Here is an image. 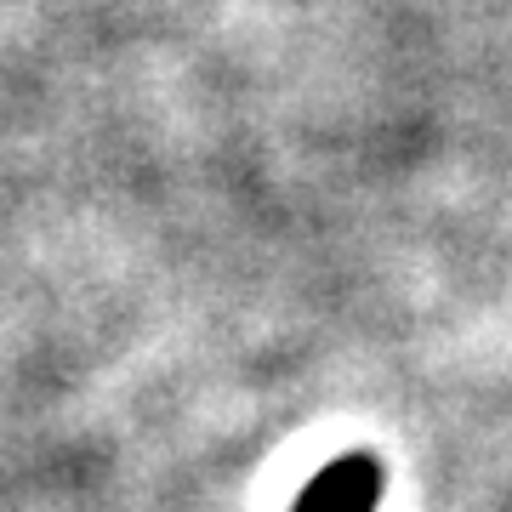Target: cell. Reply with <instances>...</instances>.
Here are the masks:
<instances>
[{"instance_id": "6da1fadb", "label": "cell", "mask_w": 512, "mask_h": 512, "mask_svg": "<svg viewBox=\"0 0 512 512\" xmlns=\"http://www.w3.org/2000/svg\"><path fill=\"white\" fill-rule=\"evenodd\" d=\"M376 501H382V461L370 450H353L296 495V512H376Z\"/></svg>"}]
</instances>
